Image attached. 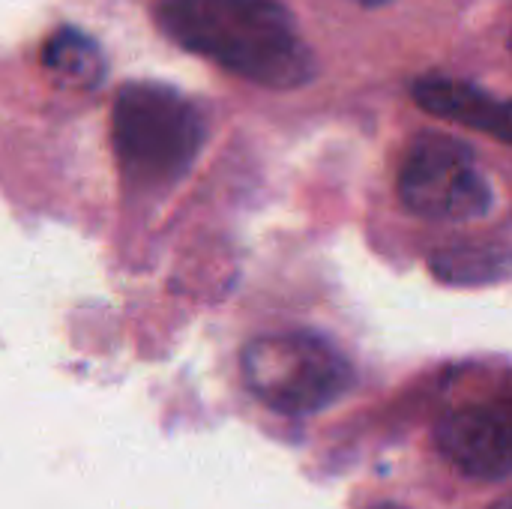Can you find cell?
<instances>
[{
    "label": "cell",
    "instance_id": "obj_1",
    "mask_svg": "<svg viewBox=\"0 0 512 509\" xmlns=\"http://www.w3.org/2000/svg\"><path fill=\"white\" fill-rule=\"evenodd\" d=\"M156 27L180 48L270 87L294 90L318 75V57L279 0H156Z\"/></svg>",
    "mask_w": 512,
    "mask_h": 509
},
{
    "label": "cell",
    "instance_id": "obj_2",
    "mask_svg": "<svg viewBox=\"0 0 512 509\" xmlns=\"http://www.w3.org/2000/svg\"><path fill=\"white\" fill-rule=\"evenodd\" d=\"M204 138V114L168 84L132 81L114 99L111 144L132 186L159 189L177 183L192 168Z\"/></svg>",
    "mask_w": 512,
    "mask_h": 509
},
{
    "label": "cell",
    "instance_id": "obj_3",
    "mask_svg": "<svg viewBox=\"0 0 512 509\" xmlns=\"http://www.w3.org/2000/svg\"><path fill=\"white\" fill-rule=\"evenodd\" d=\"M243 378L276 414L309 417L336 405L354 384L348 357L324 336L294 330L261 336L243 351Z\"/></svg>",
    "mask_w": 512,
    "mask_h": 509
},
{
    "label": "cell",
    "instance_id": "obj_4",
    "mask_svg": "<svg viewBox=\"0 0 512 509\" xmlns=\"http://www.w3.org/2000/svg\"><path fill=\"white\" fill-rule=\"evenodd\" d=\"M399 198L414 216L432 222L480 219L495 204L474 150L441 132H423L411 141L399 168Z\"/></svg>",
    "mask_w": 512,
    "mask_h": 509
},
{
    "label": "cell",
    "instance_id": "obj_5",
    "mask_svg": "<svg viewBox=\"0 0 512 509\" xmlns=\"http://www.w3.org/2000/svg\"><path fill=\"white\" fill-rule=\"evenodd\" d=\"M435 444L471 480L512 474V402L489 399L450 408L435 426Z\"/></svg>",
    "mask_w": 512,
    "mask_h": 509
},
{
    "label": "cell",
    "instance_id": "obj_6",
    "mask_svg": "<svg viewBox=\"0 0 512 509\" xmlns=\"http://www.w3.org/2000/svg\"><path fill=\"white\" fill-rule=\"evenodd\" d=\"M414 99L435 117L480 129L495 135L498 141L512 144V99H498L477 84L447 78V75H426L414 81Z\"/></svg>",
    "mask_w": 512,
    "mask_h": 509
},
{
    "label": "cell",
    "instance_id": "obj_7",
    "mask_svg": "<svg viewBox=\"0 0 512 509\" xmlns=\"http://www.w3.org/2000/svg\"><path fill=\"white\" fill-rule=\"evenodd\" d=\"M45 69L69 87H99L108 75V60L102 45L81 27H57L42 45Z\"/></svg>",
    "mask_w": 512,
    "mask_h": 509
},
{
    "label": "cell",
    "instance_id": "obj_8",
    "mask_svg": "<svg viewBox=\"0 0 512 509\" xmlns=\"http://www.w3.org/2000/svg\"><path fill=\"white\" fill-rule=\"evenodd\" d=\"M429 264L447 285H495L512 276V249L504 243L465 240L438 249Z\"/></svg>",
    "mask_w": 512,
    "mask_h": 509
},
{
    "label": "cell",
    "instance_id": "obj_9",
    "mask_svg": "<svg viewBox=\"0 0 512 509\" xmlns=\"http://www.w3.org/2000/svg\"><path fill=\"white\" fill-rule=\"evenodd\" d=\"M360 6H384V3H390V0H357Z\"/></svg>",
    "mask_w": 512,
    "mask_h": 509
},
{
    "label": "cell",
    "instance_id": "obj_10",
    "mask_svg": "<svg viewBox=\"0 0 512 509\" xmlns=\"http://www.w3.org/2000/svg\"><path fill=\"white\" fill-rule=\"evenodd\" d=\"M492 509H512V498H504V501H498Z\"/></svg>",
    "mask_w": 512,
    "mask_h": 509
},
{
    "label": "cell",
    "instance_id": "obj_11",
    "mask_svg": "<svg viewBox=\"0 0 512 509\" xmlns=\"http://www.w3.org/2000/svg\"><path fill=\"white\" fill-rule=\"evenodd\" d=\"M369 509H405V507H399V504H375V507H369Z\"/></svg>",
    "mask_w": 512,
    "mask_h": 509
},
{
    "label": "cell",
    "instance_id": "obj_12",
    "mask_svg": "<svg viewBox=\"0 0 512 509\" xmlns=\"http://www.w3.org/2000/svg\"><path fill=\"white\" fill-rule=\"evenodd\" d=\"M510 51H512V36H510Z\"/></svg>",
    "mask_w": 512,
    "mask_h": 509
}]
</instances>
